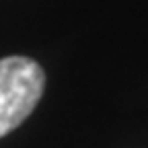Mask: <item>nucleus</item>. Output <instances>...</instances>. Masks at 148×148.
<instances>
[{
	"label": "nucleus",
	"instance_id": "1",
	"mask_svg": "<svg viewBox=\"0 0 148 148\" xmlns=\"http://www.w3.org/2000/svg\"><path fill=\"white\" fill-rule=\"evenodd\" d=\"M45 86L41 66L25 56L0 60V138L18 127L37 107Z\"/></svg>",
	"mask_w": 148,
	"mask_h": 148
}]
</instances>
